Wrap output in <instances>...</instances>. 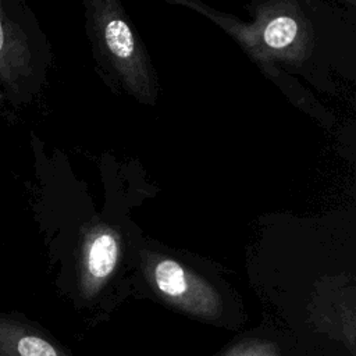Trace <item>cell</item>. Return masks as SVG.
Returning a JSON list of instances; mask_svg holds the SVG:
<instances>
[{"label": "cell", "mask_w": 356, "mask_h": 356, "mask_svg": "<svg viewBox=\"0 0 356 356\" xmlns=\"http://www.w3.org/2000/svg\"><path fill=\"white\" fill-rule=\"evenodd\" d=\"M145 268L154 291L170 305L202 318L210 320L220 316L218 292L179 261L153 256L145 263Z\"/></svg>", "instance_id": "cell-1"}, {"label": "cell", "mask_w": 356, "mask_h": 356, "mask_svg": "<svg viewBox=\"0 0 356 356\" xmlns=\"http://www.w3.org/2000/svg\"><path fill=\"white\" fill-rule=\"evenodd\" d=\"M121 256L120 239L108 229H99L85 239L78 268V286L85 299L93 298L114 274Z\"/></svg>", "instance_id": "cell-2"}, {"label": "cell", "mask_w": 356, "mask_h": 356, "mask_svg": "<svg viewBox=\"0 0 356 356\" xmlns=\"http://www.w3.org/2000/svg\"><path fill=\"white\" fill-rule=\"evenodd\" d=\"M0 356H70L21 313L0 310Z\"/></svg>", "instance_id": "cell-3"}, {"label": "cell", "mask_w": 356, "mask_h": 356, "mask_svg": "<svg viewBox=\"0 0 356 356\" xmlns=\"http://www.w3.org/2000/svg\"><path fill=\"white\" fill-rule=\"evenodd\" d=\"M106 43L110 51L118 58H128L134 51V38L122 19H111L106 25Z\"/></svg>", "instance_id": "cell-4"}, {"label": "cell", "mask_w": 356, "mask_h": 356, "mask_svg": "<svg viewBox=\"0 0 356 356\" xmlns=\"http://www.w3.org/2000/svg\"><path fill=\"white\" fill-rule=\"evenodd\" d=\"M298 33V24L291 17H277L264 29V42L273 49H282L291 44Z\"/></svg>", "instance_id": "cell-5"}, {"label": "cell", "mask_w": 356, "mask_h": 356, "mask_svg": "<svg viewBox=\"0 0 356 356\" xmlns=\"http://www.w3.org/2000/svg\"><path fill=\"white\" fill-rule=\"evenodd\" d=\"M221 356H282L275 342L266 339H246L231 346Z\"/></svg>", "instance_id": "cell-6"}, {"label": "cell", "mask_w": 356, "mask_h": 356, "mask_svg": "<svg viewBox=\"0 0 356 356\" xmlns=\"http://www.w3.org/2000/svg\"><path fill=\"white\" fill-rule=\"evenodd\" d=\"M3 47V28H1V24H0V50Z\"/></svg>", "instance_id": "cell-7"}]
</instances>
